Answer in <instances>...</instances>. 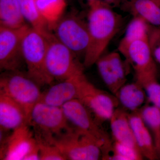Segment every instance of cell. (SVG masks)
<instances>
[{"label": "cell", "instance_id": "obj_1", "mask_svg": "<svg viewBox=\"0 0 160 160\" xmlns=\"http://www.w3.org/2000/svg\"><path fill=\"white\" fill-rule=\"evenodd\" d=\"M87 18L89 44L84 57L83 66L89 67L103 55L110 41L120 29L122 19L107 3L89 2Z\"/></svg>", "mask_w": 160, "mask_h": 160}, {"label": "cell", "instance_id": "obj_2", "mask_svg": "<svg viewBox=\"0 0 160 160\" xmlns=\"http://www.w3.org/2000/svg\"><path fill=\"white\" fill-rule=\"evenodd\" d=\"M48 38L29 26L22 42V52L27 67V75L40 86L51 85L53 80L49 76L46 67Z\"/></svg>", "mask_w": 160, "mask_h": 160}, {"label": "cell", "instance_id": "obj_3", "mask_svg": "<svg viewBox=\"0 0 160 160\" xmlns=\"http://www.w3.org/2000/svg\"><path fill=\"white\" fill-rule=\"evenodd\" d=\"M5 72L0 78V93L8 96L21 105L29 119L32 110L42 97L41 87L27 74L20 71Z\"/></svg>", "mask_w": 160, "mask_h": 160}, {"label": "cell", "instance_id": "obj_4", "mask_svg": "<svg viewBox=\"0 0 160 160\" xmlns=\"http://www.w3.org/2000/svg\"><path fill=\"white\" fill-rule=\"evenodd\" d=\"M69 123L62 107L41 102L34 106L29 118L35 137L50 143L53 138L71 128Z\"/></svg>", "mask_w": 160, "mask_h": 160}, {"label": "cell", "instance_id": "obj_5", "mask_svg": "<svg viewBox=\"0 0 160 160\" xmlns=\"http://www.w3.org/2000/svg\"><path fill=\"white\" fill-rule=\"evenodd\" d=\"M51 143L57 146L66 160H97L102 158L96 141L74 126L53 138Z\"/></svg>", "mask_w": 160, "mask_h": 160}, {"label": "cell", "instance_id": "obj_6", "mask_svg": "<svg viewBox=\"0 0 160 160\" xmlns=\"http://www.w3.org/2000/svg\"><path fill=\"white\" fill-rule=\"evenodd\" d=\"M69 123L94 139L102 152V159L106 160L112 149L109 135L96 122L91 112L79 100L70 101L62 106Z\"/></svg>", "mask_w": 160, "mask_h": 160}, {"label": "cell", "instance_id": "obj_7", "mask_svg": "<svg viewBox=\"0 0 160 160\" xmlns=\"http://www.w3.org/2000/svg\"><path fill=\"white\" fill-rule=\"evenodd\" d=\"M46 71L52 79L63 81L83 72L76 55L61 42L54 34L48 38Z\"/></svg>", "mask_w": 160, "mask_h": 160}, {"label": "cell", "instance_id": "obj_8", "mask_svg": "<svg viewBox=\"0 0 160 160\" xmlns=\"http://www.w3.org/2000/svg\"><path fill=\"white\" fill-rule=\"evenodd\" d=\"M30 127L28 124L20 126L1 141L0 159L40 160L38 145Z\"/></svg>", "mask_w": 160, "mask_h": 160}, {"label": "cell", "instance_id": "obj_9", "mask_svg": "<svg viewBox=\"0 0 160 160\" xmlns=\"http://www.w3.org/2000/svg\"><path fill=\"white\" fill-rule=\"evenodd\" d=\"M78 99L101 122L110 120L119 104L114 94L98 89L85 75L80 79Z\"/></svg>", "mask_w": 160, "mask_h": 160}, {"label": "cell", "instance_id": "obj_10", "mask_svg": "<svg viewBox=\"0 0 160 160\" xmlns=\"http://www.w3.org/2000/svg\"><path fill=\"white\" fill-rule=\"evenodd\" d=\"M53 31L57 38L76 55L84 57L89 40L87 22L74 15L63 17Z\"/></svg>", "mask_w": 160, "mask_h": 160}, {"label": "cell", "instance_id": "obj_11", "mask_svg": "<svg viewBox=\"0 0 160 160\" xmlns=\"http://www.w3.org/2000/svg\"><path fill=\"white\" fill-rule=\"evenodd\" d=\"M29 26L14 29L0 26V68L2 71H20L24 62L22 42Z\"/></svg>", "mask_w": 160, "mask_h": 160}, {"label": "cell", "instance_id": "obj_12", "mask_svg": "<svg viewBox=\"0 0 160 160\" xmlns=\"http://www.w3.org/2000/svg\"><path fill=\"white\" fill-rule=\"evenodd\" d=\"M126 58L135 71L136 82L143 87L149 82L157 80L156 66L149 40H138L132 43Z\"/></svg>", "mask_w": 160, "mask_h": 160}, {"label": "cell", "instance_id": "obj_13", "mask_svg": "<svg viewBox=\"0 0 160 160\" xmlns=\"http://www.w3.org/2000/svg\"><path fill=\"white\" fill-rule=\"evenodd\" d=\"M84 72L51 86L42 93L40 102L50 106L62 107L78 98L79 85Z\"/></svg>", "mask_w": 160, "mask_h": 160}, {"label": "cell", "instance_id": "obj_14", "mask_svg": "<svg viewBox=\"0 0 160 160\" xmlns=\"http://www.w3.org/2000/svg\"><path fill=\"white\" fill-rule=\"evenodd\" d=\"M29 117L26 110L8 96L0 93V129L5 131L29 124Z\"/></svg>", "mask_w": 160, "mask_h": 160}, {"label": "cell", "instance_id": "obj_15", "mask_svg": "<svg viewBox=\"0 0 160 160\" xmlns=\"http://www.w3.org/2000/svg\"><path fill=\"white\" fill-rule=\"evenodd\" d=\"M129 117L136 142L144 158L149 160L160 159L151 133L142 118L140 110L132 112Z\"/></svg>", "mask_w": 160, "mask_h": 160}, {"label": "cell", "instance_id": "obj_16", "mask_svg": "<svg viewBox=\"0 0 160 160\" xmlns=\"http://www.w3.org/2000/svg\"><path fill=\"white\" fill-rule=\"evenodd\" d=\"M129 114L120 108L115 110L109 120L112 135L114 142L126 144L140 150L135 140Z\"/></svg>", "mask_w": 160, "mask_h": 160}, {"label": "cell", "instance_id": "obj_17", "mask_svg": "<svg viewBox=\"0 0 160 160\" xmlns=\"http://www.w3.org/2000/svg\"><path fill=\"white\" fill-rule=\"evenodd\" d=\"M123 7L160 29V6L155 0H122Z\"/></svg>", "mask_w": 160, "mask_h": 160}, {"label": "cell", "instance_id": "obj_18", "mask_svg": "<svg viewBox=\"0 0 160 160\" xmlns=\"http://www.w3.org/2000/svg\"><path fill=\"white\" fill-rule=\"evenodd\" d=\"M115 96L119 104L132 112L139 110L144 104L147 95L143 86L136 81L124 84Z\"/></svg>", "mask_w": 160, "mask_h": 160}, {"label": "cell", "instance_id": "obj_19", "mask_svg": "<svg viewBox=\"0 0 160 160\" xmlns=\"http://www.w3.org/2000/svg\"><path fill=\"white\" fill-rule=\"evenodd\" d=\"M149 25L142 18L134 16L127 26L124 36L119 45V51L125 58L132 43L138 40H149L151 29Z\"/></svg>", "mask_w": 160, "mask_h": 160}, {"label": "cell", "instance_id": "obj_20", "mask_svg": "<svg viewBox=\"0 0 160 160\" xmlns=\"http://www.w3.org/2000/svg\"><path fill=\"white\" fill-rule=\"evenodd\" d=\"M35 2L40 15L52 32L63 17L66 0H35Z\"/></svg>", "mask_w": 160, "mask_h": 160}, {"label": "cell", "instance_id": "obj_21", "mask_svg": "<svg viewBox=\"0 0 160 160\" xmlns=\"http://www.w3.org/2000/svg\"><path fill=\"white\" fill-rule=\"evenodd\" d=\"M17 0H0V26L21 28L26 25Z\"/></svg>", "mask_w": 160, "mask_h": 160}, {"label": "cell", "instance_id": "obj_22", "mask_svg": "<svg viewBox=\"0 0 160 160\" xmlns=\"http://www.w3.org/2000/svg\"><path fill=\"white\" fill-rule=\"evenodd\" d=\"M20 9L26 21L33 29L49 38L53 34L38 10L35 0H17Z\"/></svg>", "mask_w": 160, "mask_h": 160}, {"label": "cell", "instance_id": "obj_23", "mask_svg": "<svg viewBox=\"0 0 160 160\" xmlns=\"http://www.w3.org/2000/svg\"><path fill=\"white\" fill-rule=\"evenodd\" d=\"M140 111L144 122L151 133L160 159V111L153 105L144 106Z\"/></svg>", "mask_w": 160, "mask_h": 160}, {"label": "cell", "instance_id": "obj_24", "mask_svg": "<svg viewBox=\"0 0 160 160\" xmlns=\"http://www.w3.org/2000/svg\"><path fill=\"white\" fill-rule=\"evenodd\" d=\"M100 76L107 88L114 95L122 86V83L112 71L106 55L101 56L95 63Z\"/></svg>", "mask_w": 160, "mask_h": 160}, {"label": "cell", "instance_id": "obj_25", "mask_svg": "<svg viewBox=\"0 0 160 160\" xmlns=\"http://www.w3.org/2000/svg\"><path fill=\"white\" fill-rule=\"evenodd\" d=\"M111 152L107 160H141L144 158L138 149L118 142L112 143Z\"/></svg>", "mask_w": 160, "mask_h": 160}, {"label": "cell", "instance_id": "obj_26", "mask_svg": "<svg viewBox=\"0 0 160 160\" xmlns=\"http://www.w3.org/2000/svg\"><path fill=\"white\" fill-rule=\"evenodd\" d=\"M36 139L38 145L40 160H66L57 146L46 141Z\"/></svg>", "mask_w": 160, "mask_h": 160}, {"label": "cell", "instance_id": "obj_27", "mask_svg": "<svg viewBox=\"0 0 160 160\" xmlns=\"http://www.w3.org/2000/svg\"><path fill=\"white\" fill-rule=\"evenodd\" d=\"M109 66L118 78L123 84H126V73L122 60L119 53L112 52L106 55Z\"/></svg>", "mask_w": 160, "mask_h": 160}, {"label": "cell", "instance_id": "obj_28", "mask_svg": "<svg viewBox=\"0 0 160 160\" xmlns=\"http://www.w3.org/2000/svg\"><path fill=\"white\" fill-rule=\"evenodd\" d=\"M149 102L160 111V84L157 80L151 81L144 86Z\"/></svg>", "mask_w": 160, "mask_h": 160}, {"label": "cell", "instance_id": "obj_29", "mask_svg": "<svg viewBox=\"0 0 160 160\" xmlns=\"http://www.w3.org/2000/svg\"><path fill=\"white\" fill-rule=\"evenodd\" d=\"M149 42L152 56L160 64V30L151 29Z\"/></svg>", "mask_w": 160, "mask_h": 160}, {"label": "cell", "instance_id": "obj_30", "mask_svg": "<svg viewBox=\"0 0 160 160\" xmlns=\"http://www.w3.org/2000/svg\"><path fill=\"white\" fill-rule=\"evenodd\" d=\"M88 2H95V1H100L107 3L108 5H110L112 7L113 6H120L122 4V0H86Z\"/></svg>", "mask_w": 160, "mask_h": 160}, {"label": "cell", "instance_id": "obj_31", "mask_svg": "<svg viewBox=\"0 0 160 160\" xmlns=\"http://www.w3.org/2000/svg\"><path fill=\"white\" fill-rule=\"evenodd\" d=\"M155 1L157 2L158 4L160 6V0H155Z\"/></svg>", "mask_w": 160, "mask_h": 160}]
</instances>
